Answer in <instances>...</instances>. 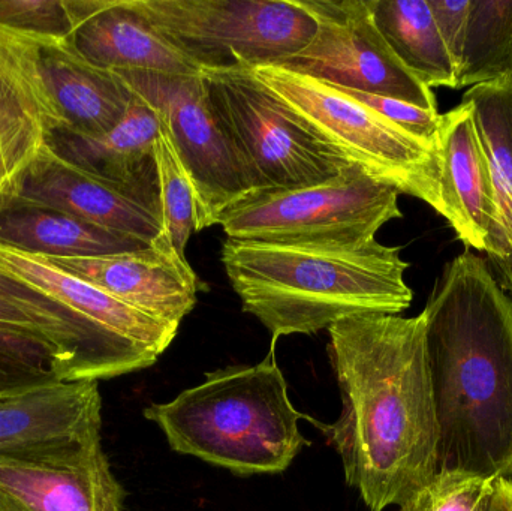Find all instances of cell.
<instances>
[{
	"label": "cell",
	"instance_id": "6da1fadb",
	"mask_svg": "<svg viewBox=\"0 0 512 511\" xmlns=\"http://www.w3.org/2000/svg\"><path fill=\"white\" fill-rule=\"evenodd\" d=\"M343 408L324 429L370 511L402 506L438 473L426 317L360 315L328 329Z\"/></svg>",
	"mask_w": 512,
	"mask_h": 511
},
{
	"label": "cell",
	"instance_id": "7a4b0ae2",
	"mask_svg": "<svg viewBox=\"0 0 512 511\" xmlns=\"http://www.w3.org/2000/svg\"><path fill=\"white\" fill-rule=\"evenodd\" d=\"M438 471L512 476V299L484 258L463 252L426 309Z\"/></svg>",
	"mask_w": 512,
	"mask_h": 511
},
{
	"label": "cell",
	"instance_id": "3957f363",
	"mask_svg": "<svg viewBox=\"0 0 512 511\" xmlns=\"http://www.w3.org/2000/svg\"><path fill=\"white\" fill-rule=\"evenodd\" d=\"M228 281L271 333L313 335L345 318L399 315L414 294L400 248L378 240L354 245H286L225 240Z\"/></svg>",
	"mask_w": 512,
	"mask_h": 511
},
{
	"label": "cell",
	"instance_id": "277c9868",
	"mask_svg": "<svg viewBox=\"0 0 512 511\" xmlns=\"http://www.w3.org/2000/svg\"><path fill=\"white\" fill-rule=\"evenodd\" d=\"M144 417L156 423L174 452L195 456L237 476L283 473L309 441L303 437L288 384L271 351L254 366L207 375L200 386Z\"/></svg>",
	"mask_w": 512,
	"mask_h": 511
},
{
	"label": "cell",
	"instance_id": "5b68a950",
	"mask_svg": "<svg viewBox=\"0 0 512 511\" xmlns=\"http://www.w3.org/2000/svg\"><path fill=\"white\" fill-rule=\"evenodd\" d=\"M252 72L298 122L349 164L442 215L435 147L403 131L339 87L282 66Z\"/></svg>",
	"mask_w": 512,
	"mask_h": 511
},
{
	"label": "cell",
	"instance_id": "8992f818",
	"mask_svg": "<svg viewBox=\"0 0 512 511\" xmlns=\"http://www.w3.org/2000/svg\"><path fill=\"white\" fill-rule=\"evenodd\" d=\"M201 71L280 65L303 50L316 20L303 0H132Z\"/></svg>",
	"mask_w": 512,
	"mask_h": 511
},
{
	"label": "cell",
	"instance_id": "52a82bcc",
	"mask_svg": "<svg viewBox=\"0 0 512 511\" xmlns=\"http://www.w3.org/2000/svg\"><path fill=\"white\" fill-rule=\"evenodd\" d=\"M399 191L348 165L336 177L304 188L255 192L225 210L228 239L286 245H354L376 239L402 218Z\"/></svg>",
	"mask_w": 512,
	"mask_h": 511
},
{
	"label": "cell",
	"instance_id": "ba28073f",
	"mask_svg": "<svg viewBox=\"0 0 512 511\" xmlns=\"http://www.w3.org/2000/svg\"><path fill=\"white\" fill-rule=\"evenodd\" d=\"M201 75L213 114L255 192L319 185L352 165L310 134L251 68Z\"/></svg>",
	"mask_w": 512,
	"mask_h": 511
},
{
	"label": "cell",
	"instance_id": "9c48e42d",
	"mask_svg": "<svg viewBox=\"0 0 512 511\" xmlns=\"http://www.w3.org/2000/svg\"><path fill=\"white\" fill-rule=\"evenodd\" d=\"M113 72L153 108L170 137L191 180L197 231L218 225L225 210L254 194L210 107L203 75Z\"/></svg>",
	"mask_w": 512,
	"mask_h": 511
},
{
	"label": "cell",
	"instance_id": "30bf717a",
	"mask_svg": "<svg viewBox=\"0 0 512 511\" xmlns=\"http://www.w3.org/2000/svg\"><path fill=\"white\" fill-rule=\"evenodd\" d=\"M316 20L309 44L280 63L331 86L438 110L435 93L391 50L373 21L369 0H303Z\"/></svg>",
	"mask_w": 512,
	"mask_h": 511
},
{
	"label": "cell",
	"instance_id": "8fae6325",
	"mask_svg": "<svg viewBox=\"0 0 512 511\" xmlns=\"http://www.w3.org/2000/svg\"><path fill=\"white\" fill-rule=\"evenodd\" d=\"M123 500L101 431L0 452V511H123Z\"/></svg>",
	"mask_w": 512,
	"mask_h": 511
},
{
	"label": "cell",
	"instance_id": "7c38bea8",
	"mask_svg": "<svg viewBox=\"0 0 512 511\" xmlns=\"http://www.w3.org/2000/svg\"><path fill=\"white\" fill-rule=\"evenodd\" d=\"M0 326L50 342L72 380L99 381L155 365L158 354L120 338L41 291L0 273Z\"/></svg>",
	"mask_w": 512,
	"mask_h": 511
},
{
	"label": "cell",
	"instance_id": "4fadbf2b",
	"mask_svg": "<svg viewBox=\"0 0 512 511\" xmlns=\"http://www.w3.org/2000/svg\"><path fill=\"white\" fill-rule=\"evenodd\" d=\"M164 323L180 326L195 308L204 284L164 234L140 251L101 257H39Z\"/></svg>",
	"mask_w": 512,
	"mask_h": 511
},
{
	"label": "cell",
	"instance_id": "5bb4252c",
	"mask_svg": "<svg viewBox=\"0 0 512 511\" xmlns=\"http://www.w3.org/2000/svg\"><path fill=\"white\" fill-rule=\"evenodd\" d=\"M0 198L50 207L149 245L162 234V221L156 213L125 192L69 164L47 144L0 192Z\"/></svg>",
	"mask_w": 512,
	"mask_h": 511
},
{
	"label": "cell",
	"instance_id": "9a60e30c",
	"mask_svg": "<svg viewBox=\"0 0 512 511\" xmlns=\"http://www.w3.org/2000/svg\"><path fill=\"white\" fill-rule=\"evenodd\" d=\"M62 128L42 71L39 38L0 26V192Z\"/></svg>",
	"mask_w": 512,
	"mask_h": 511
},
{
	"label": "cell",
	"instance_id": "2e32d148",
	"mask_svg": "<svg viewBox=\"0 0 512 511\" xmlns=\"http://www.w3.org/2000/svg\"><path fill=\"white\" fill-rule=\"evenodd\" d=\"M158 132L155 111L134 93L128 114L113 131L87 137L56 129L48 135L47 146L69 164L125 192L161 218L155 159Z\"/></svg>",
	"mask_w": 512,
	"mask_h": 511
},
{
	"label": "cell",
	"instance_id": "e0dca14e",
	"mask_svg": "<svg viewBox=\"0 0 512 511\" xmlns=\"http://www.w3.org/2000/svg\"><path fill=\"white\" fill-rule=\"evenodd\" d=\"M435 150L442 216L466 246L486 251L495 219V189L468 104L441 114Z\"/></svg>",
	"mask_w": 512,
	"mask_h": 511
},
{
	"label": "cell",
	"instance_id": "ac0fdd59",
	"mask_svg": "<svg viewBox=\"0 0 512 511\" xmlns=\"http://www.w3.org/2000/svg\"><path fill=\"white\" fill-rule=\"evenodd\" d=\"M69 42L87 62L107 71L203 74L159 35L132 0H87L86 15Z\"/></svg>",
	"mask_w": 512,
	"mask_h": 511
},
{
	"label": "cell",
	"instance_id": "d6986e66",
	"mask_svg": "<svg viewBox=\"0 0 512 511\" xmlns=\"http://www.w3.org/2000/svg\"><path fill=\"white\" fill-rule=\"evenodd\" d=\"M101 428L98 381L59 380L0 396V452L77 440Z\"/></svg>",
	"mask_w": 512,
	"mask_h": 511
},
{
	"label": "cell",
	"instance_id": "ffe728a7",
	"mask_svg": "<svg viewBox=\"0 0 512 511\" xmlns=\"http://www.w3.org/2000/svg\"><path fill=\"white\" fill-rule=\"evenodd\" d=\"M0 273L68 306L120 338L162 356L179 327L155 320L39 257L0 245Z\"/></svg>",
	"mask_w": 512,
	"mask_h": 511
},
{
	"label": "cell",
	"instance_id": "44dd1931",
	"mask_svg": "<svg viewBox=\"0 0 512 511\" xmlns=\"http://www.w3.org/2000/svg\"><path fill=\"white\" fill-rule=\"evenodd\" d=\"M42 71L66 131L102 137L128 114L134 93L113 71L98 68L69 41L39 38Z\"/></svg>",
	"mask_w": 512,
	"mask_h": 511
},
{
	"label": "cell",
	"instance_id": "7402d4cb",
	"mask_svg": "<svg viewBox=\"0 0 512 511\" xmlns=\"http://www.w3.org/2000/svg\"><path fill=\"white\" fill-rule=\"evenodd\" d=\"M462 102L474 114L495 189V219L484 252L496 281L512 296V81L471 87Z\"/></svg>",
	"mask_w": 512,
	"mask_h": 511
},
{
	"label": "cell",
	"instance_id": "603a6c76",
	"mask_svg": "<svg viewBox=\"0 0 512 511\" xmlns=\"http://www.w3.org/2000/svg\"><path fill=\"white\" fill-rule=\"evenodd\" d=\"M0 245L32 257L81 258L140 251L150 246L68 213L0 198Z\"/></svg>",
	"mask_w": 512,
	"mask_h": 511
},
{
	"label": "cell",
	"instance_id": "cb8c5ba5",
	"mask_svg": "<svg viewBox=\"0 0 512 511\" xmlns=\"http://www.w3.org/2000/svg\"><path fill=\"white\" fill-rule=\"evenodd\" d=\"M373 21L400 62L427 87L457 89V72L427 0H369Z\"/></svg>",
	"mask_w": 512,
	"mask_h": 511
},
{
	"label": "cell",
	"instance_id": "d4e9b609",
	"mask_svg": "<svg viewBox=\"0 0 512 511\" xmlns=\"http://www.w3.org/2000/svg\"><path fill=\"white\" fill-rule=\"evenodd\" d=\"M512 81V0H471L457 89Z\"/></svg>",
	"mask_w": 512,
	"mask_h": 511
},
{
	"label": "cell",
	"instance_id": "484cf974",
	"mask_svg": "<svg viewBox=\"0 0 512 511\" xmlns=\"http://www.w3.org/2000/svg\"><path fill=\"white\" fill-rule=\"evenodd\" d=\"M59 380L74 381L69 363L54 345L0 326V396Z\"/></svg>",
	"mask_w": 512,
	"mask_h": 511
},
{
	"label": "cell",
	"instance_id": "4316f807",
	"mask_svg": "<svg viewBox=\"0 0 512 511\" xmlns=\"http://www.w3.org/2000/svg\"><path fill=\"white\" fill-rule=\"evenodd\" d=\"M156 170H158L159 201H161L162 234L186 258V246L197 231V207L188 173L159 123L155 140Z\"/></svg>",
	"mask_w": 512,
	"mask_h": 511
},
{
	"label": "cell",
	"instance_id": "83f0119b",
	"mask_svg": "<svg viewBox=\"0 0 512 511\" xmlns=\"http://www.w3.org/2000/svg\"><path fill=\"white\" fill-rule=\"evenodd\" d=\"M502 477L438 471L400 511H492Z\"/></svg>",
	"mask_w": 512,
	"mask_h": 511
},
{
	"label": "cell",
	"instance_id": "f1b7e54d",
	"mask_svg": "<svg viewBox=\"0 0 512 511\" xmlns=\"http://www.w3.org/2000/svg\"><path fill=\"white\" fill-rule=\"evenodd\" d=\"M87 0H0V26L41 39L69 41Z\"/></svg>",
	"mask_w": 512,
	"mask_h": 511
},
{
	"label": "cell",
	"instance_id": "f546056e",
	"mask_svg": "<svg viewBox=\"0 0 512 511\" xmlns=\"http://www.w3.org/2000/svg\"><path fill=\"white\" fill-rule=\"evenodd\" d=\"M342 90L402 128L403 131L435 147L439 125H441V114L438 110H426V108L417 107L399 99L385 98V96L370 95V93L349 89Z\"/></svg>",
	"mask_w": 512,
	"mask_h": 511
},
{
	"label": "cell",
	"instance_id": "4dcf8cb0",
	"mask_svg": "<svg viewBox=\"0 0 512 511\" xmlns=\"http://www.w3.org/2000/svg\"><path fill=\"white\" fill-rule=\"evenodd\" d=\"M456 72L462 59L471 0H427Z\"/></svg>",
	"mask_w": 512,
	"mask_h": 511
},
{
	"label": "cell",
	"instance_id": "1f68e13d",
	"mask_svg": "<svg viewBox=\"0 0 512 511\" xmlns=\"http://www.w3.org/2000/svg\"><path fill=\"white\" fill-rule=\"evenodd\" d=\"M492 511H512V482L510 479H501L498 497Z\"/></svg>",
	"mask_w": 512,
	"mask_h": 511
}]
</instances>
